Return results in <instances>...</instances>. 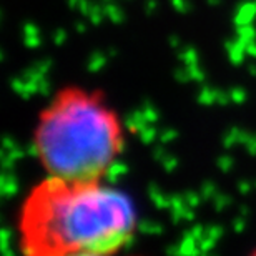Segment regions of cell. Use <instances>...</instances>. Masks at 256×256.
<instances>
[{"label":"cell","mask_w":256,"mask_h":256,"mask_svg":"<svg viewBox=\"0 0 256 256\" xmlns=\"http://www.w3.org/2000/svg\"><path fill=\"white\" fill-rule=\"evenodd\" d=\"M130 196L105 180L45 176L18 210L17 234L24 256L118 254L136 232Z\"/></svg>","instance_id":"1"},{"label":"cell","mask_w":256,"mask_h":256,"mask_svg":"<svg viewBox=\"0 0 256 256\" xmlns=\"http://www.w3.org/2000/svg\"><path fill=\"white\" fill-rule=\"evenodd\" d=\"M126 145L124 122L104 92L60 88L40 110L32 133L35 156L47 176L105 180Z\"/></svg>","instance_id":"2"},{"label":"cell","mask_w":256,"mask_h":256,"mask_svg":"<svg viewBox=\"0 0 256 256\" xmlns=\"http://www.w3.org/2000/svg\"><path fill=\"white\" fill-rule=\"evenodd\" d=\"M84 256H104V254H84ZM114 256H118V254H114Z\"/></svg>","instance_id":"3"},{"label":"cell","mask_w":256,"mask_h":256,"mask_svg":"<svg viewBox=\"0 0 256 256\" xmlns=\"http://www.w3.org/2000/svg\"><path fill=\"white\" fill-rule=\"evenodd\" d=\"M250 256H256V250H253V252L250 253Z\"/></svg>","instance_id":"4"}]
</instances>
